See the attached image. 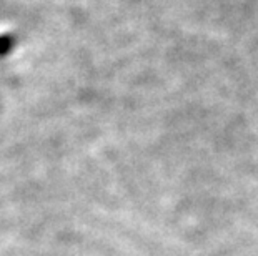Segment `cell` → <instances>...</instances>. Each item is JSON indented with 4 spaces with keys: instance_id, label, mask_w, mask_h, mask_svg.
I'll use <instances>...</instances> for the list:
<instances>
[{
    "instance_id": "6da1fadb",
    "label": "cell",
    "mask_w": 258,
    "mask_h": 256,
    "mask_svg": "<svg viewBox=\"0 0 258 256\" xmlns=\"http://www.w3.org/2000/svg\"><path fill=\"white\" fill-rule=\"evenodd\" d=\"M15 45V40L12 35H2L0 37V57H5L12 52Z\"/></svg>"
}]
</instances>
